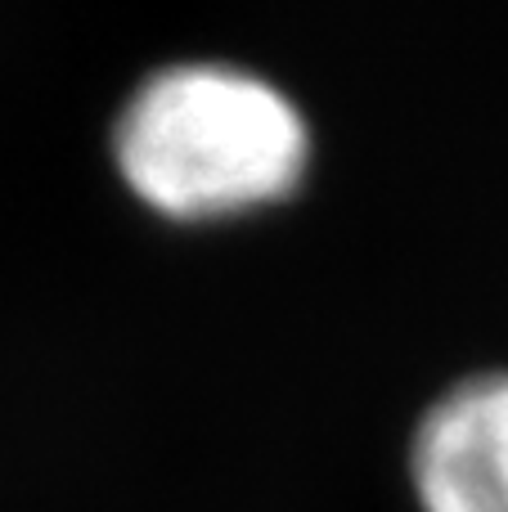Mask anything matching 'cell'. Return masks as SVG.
Here are the masks:
<instances>
[{
    "label": "cell",
    "instance_id": "obj_1",
    "mask_svg": "<svg viewBox=\"0 0 508 512\" xmlns=\"http://www.w3.org/2000/svg\"><path fill=\"white\" fill-rule=\"evenodd\" d=\"M113 158L144 207L171 221H216L293 194L311 135L293 99L257 72L180 63L126 99Z\"/></svg>",
    "mask_w": 508,
    "mask_h": 512
},
{
    "label": "cell",
    "instance_id": "obj_2",
    "mask_svg": "<svg viewBox=\"0 0 508 512\" xmlns=\"http://www.w3.org/2000/svg\"><path fill=\"white\" fill-rule=\"evenodd\" d=\"M423 512H508V373H482L428 409L414 432Z\"/></svg>",
    "mask_w": 508,
    "mask_h": 512
}]
</instances>
